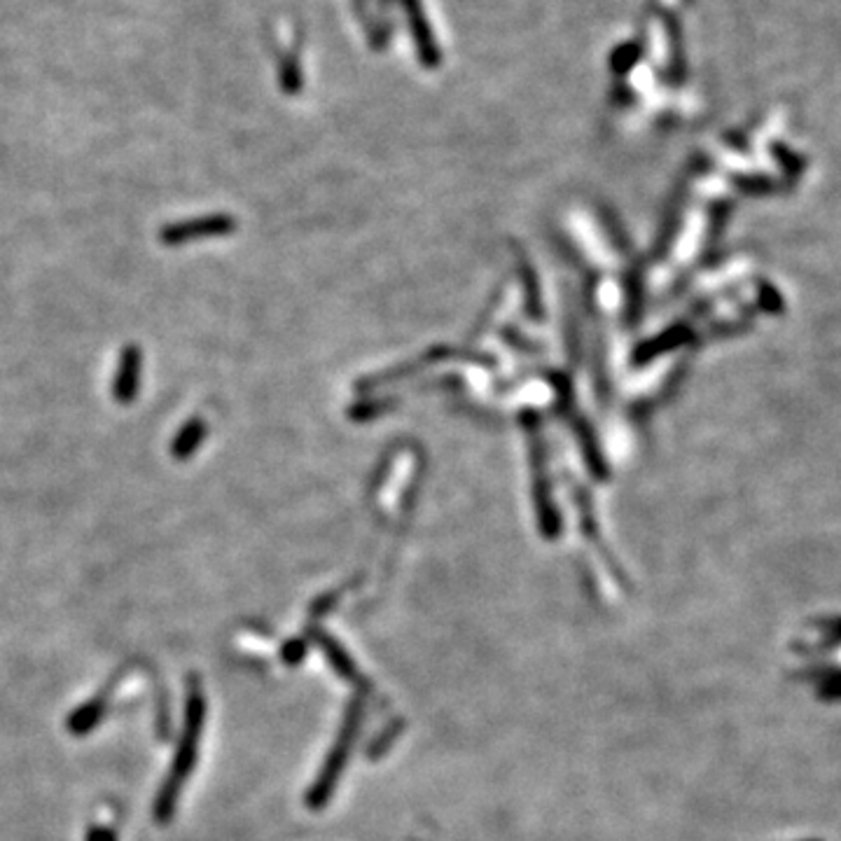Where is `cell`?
Wrapping results in <instances>:
<instances>
[{
	"label": "cell",
	"mask_w": 841,
	"mask_h": 841,
	"mask_svg": "<svg viewBox=\"0 0 841 841\" xmlns=\"http://www.w3.org/2000/svg\"><path fill=\"white\" fill-rule=\"evenodd\" d=\"M89 841H115V834L113 832L96 830V832H92V837H89Z\"/></svg>",
	"instance_id": "obj_5"
},
{
	"label": "cell",
	"mask_w": 841,
	"mask_h": 841,
	"mask_svg": "<svg viewBox=\"0 0 841 841\" xmlns=\"http://www.w3.org/2000/svg\"><path fill=\"white\" fill-rule=\"evenodd\" d=\"M141 374H143V351L141 346L129 344L122 349L120 365L113 381V398L120 405H131L136 400L138 388H141Z\"/></svg>",
	"instance_id": "obj_2"
},
{
	"label": "cell",
	"mask_w": 841,
	"mask_h": 841,
	"mask_svg": "<svg viewBox=\"0 0 841 841\" xmlns=\"http://www.w3.org/2000/svg\"><path fill=\"white\" fill-rule=\"evenodd\" d=\"M229 229L227 218H201V220H187V222H176V225H166L162 232H159V241L164 246H183V243L199 239V236H211V234H222Z\"/></svg>",
	"instance_id": "obj_3"
},
{
	"label": "cell",
	"mask_w": 841,
	"mask_h": 841,
	"mask_svg": "<svg viewBox=\"0 0 841 841\" xmlns=\"http://www.w3.org/2000/svg\"><path fill=\"white\" fill-rule=\"evenodd\" d=\"M201 722H204V699H201V692L194 687L190 692V701H187V718H185V734L183 741L178 746L176 762H173V769L169 778H166L162 792L157 797L155 813L159 820H166L176 809V799L180 795V788H183L185 778L190 776L194 767V760H197V746L201 736Z\"/></svg>",
	"instance_id": "obj_1"
},
{
	"label": "cell",
	"mask_w": 841,
	"mask_h": 841,
	"mask_svg": "<svg viewBox=\"0 0 841 841\" xmlns=\"http://www.w3.org/2000/svg\"><path fill=\"white\" fill-rule=\"evenodd\" d=\"M201 437H204V426H201L199 421L185 423V426L180 428V433L176 435V440H173L171 444V454L180 458V461L187 456H192L194 449L199 447Z\"/></svg>",
	"instance_id": "obj_4"
}]
</instances>
